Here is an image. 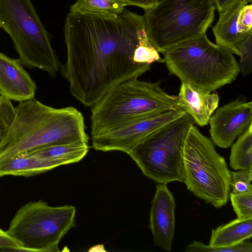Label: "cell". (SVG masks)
Segmentation results:
<instances>
[{
  "mask_svg": "<svg viewBox=\"0 0 252 252\" xmlns=\"http://www.w3.org/2000/svg\"><path fill=\"white\" fill-rule=\"evenodd\" d=\"M63 29L67 59L60 73L84 106H93L117 85L151 68L133 60L148 37L143 16L126 8L115 18L69 12Z\"/></svg>",
  "mask_w": 252,
  "mask_h": 252,
  "instance_id": "obj_1",
  "label": "cell"
},
{
  "mask_svg": "<svg viewBox=\"0 0 252 252\" xmlns=\"http://www.w3.org/2000/svg\"><path fill=\"white\" fill-rule=\"evenodd\" d=\"M84 118L76 108H55L33 98L19 103L0 141V160L41 147L88 143Z\"/></svg>",
  "mask_w": 252,
  "mask_h": 252,
  "instance_id": "obj_2",
  "label": "cell"
},
{
  "mask_svg": "<svg viewBox=\"0 0 252 252\" xmlns=\"http://www.w3.org/2000/svg\"><path fill=\"white\" fill-rule=\"evenodd\" d=\"M162 54L170 75L211 93L231 83L240 72L231 51L212 42L206 34Z\"/></svg>",
  "mask_w": 252,
  "mask_h": 252,
  "instance_id": "obj_3",
  "label": "cell"
},
{
  "mask_svg": "<svg viewBox=\"0 0 252 252\" xmlns=\"http://www.w3.org/2000/svg\"><path fill=\"white\" fill-rule=\"evenodd\" d=\"M181 109L177 96L167 94L159 82L134 77L111 89L92 106L91 136L137 117L168 109Z\"/></svg>",
  "mask_w": 252,
  "mask_h": 252,
  "instance_id": "obj_4",
  "label": "cell"
},
{
  "mask_svg": "<svg viewBox=\"0 0 252 252\" xmlns=\"http://www.w3.org/2000/svg\"><path fill=\"white\" fill-rule=\"evenodd\" d=\"M214 0H161L145 10L148 37L163 53L206 34L215 20Z\"/></svg>",
  "mask_w": 252,
  "mask_h": 252,
  "instance_id": "obj_5",
  "label": "cell"
},
{
  "mask_svg": "<svg viewBox=\"0 0 252 252\" xmlns=\"http://www.w3.org/2000/svg\"><path fill=\"white\" fill-rule=\"evenodd\" d=\"M0 28L12 39L22 65L56 75L61 64L31 0H0Z\"/></svg>",
  "mask_w": 252,
  "mask_h": 252,
  "instance_id": "obj_6",
  "label": "cell"
},
{
  "mask_svg": "<svg viewBox=\"0 0 252 252\" xmlns=\"http://www.w3.org/2000/svg\"><path fill=\"white\" fill-rule=\"evenodd\" d=\"M187 189L196 197L219 208L228 200L231 171L211 139L192 125L183 151Z\"/></svg>",
  "mask_w": 252,
  "mask_h": 252,
  "instance_id": "obj_7",
  "label": "cell"
},
{
  "mask_svg": "<svg viewBox=\"0 0 252 252\" xmlns=\"http://www.w3.org/2000/svg\"><path fill=\"white\" fill-rule=\"evenodd\" d=\"M187 113L161 126L137 144L127 154L143 175L158 184L184 183L183 151L190 127Z\"/></svg>",
  "mask_w": 252,
  "mask_h": 252,
  "instance_id": "obj_8",
  "label": "cell"
},
{
  "mask_svg": "<svg viewBox=\"0 0 252 252\" xmlns=\"http://www.w3.org/2000/svg\"><path fill=\"white\" fill-rule=\"evenodd\" d=\"M75 208L52 207L43 200L31 201L15 213L6 232L22 251L60 252L59 244L75 226Z\"/></svg>",
  "mask_w": 252,
  "mask_h": 252,
  "instance_id": "obj_9",
  "label": "cell"
},
{
  "mask_svg": "<svg viewBox=\"0 0 252 252\" xmlns=\"http://www.w3.org/2000/svg\"><path fill=\"white\" fill-rule=\"evenodd\" d=\"M186 113L182 109H173L143 115L91 136L92 147L97 151L128 154L148 135Z\"/></svg>",
  "mask_w": 252,
  "mask_h": 252,
  "instance_id": "obj_10",
  "label": "cell"
},
{
  "mask_svg": "<svg viewBox=\"0 0 252 252\" xmlns=\"http://www.w3.org/2000/svg\"><path fill=\"white\" fill-rule=\"evenodd\" d=\"M209 123L214 144L220 148H228L252 125V102L240 95L218 108Z\"/></svg>",
  "mask_w": 252,
  "mask_h": 252,
  "instance_id": "obj_11",
  "label": "cell"
},
{
  "mask_svg": "<svg viewBox=\"0 0 252 252\" xmlns=\"http://www.w3.org/2000/svg\"><path fill=\"white\" fill-rule=\"evenodd\" d=\"M176 203L166 184H158L151 201L149 227L154 244L170 252L174 238Z\"/></svg>",
  "mask_w": 252,
  "mask_h": 252,
  "instance_id": "obj_12",
  "label": "cell"
},
{
  "mask_svg": "<svg viewBox=\"0 0 252 252\" xmlns=\"http://www.w3.org/2000/svg\"><path fill=\"white\" fill-rule=\"evenodd\" d=\"M35 82L18 59L0 52V94L10 100L24 101L34 97Z\"/></svg>",
  "mask_w": 252,
  "mask_h": 252,
  "instance_id": "obj_13",
  "label": "cell"
},
{
  "mask_svg": "<svg viewBox=\"0 0 252 252\" xmlns=\"http://www.w3.org/2000/svg\"><path fill=\"white\" fill-rule=\"evenodd\" d=\"M177 96L179 107L189 114L194 123L200 126L209 124L219 102L217 94H211L184 82H181Z\"/></svg>",
  "mask_w": 252,
  "mask_h": 252,
  "instance_id": "obj_14",
  "label": "cell"
},
{
  "mask_svg": "<svg viewBox=\"0 0 252 252\" xmlns=\"http://www.w3.org/2000/svg\"><path fill=\"white\" fill-rule=\"evenodd\" d=\"M252 1L237 0L226 10L219 13V19L212 28L216 44L231 51L235 45L252 34L245 30L240 17L242 8Z\"/></svg>",
  "mask_w": 252,
  "mask_h": 252,
  "instance_id": "obj_15",
  "label": "cell"
},
{
  "mask_svg": "<svg viewBox=\"0 0 252 252\" xmlns=\"http://www.w3.org/2000/svg\"><path fill=\"white\" fill-rule=\"evenodd\" d=\"M63 165L65 164L60 160L21 154L0 160V177L7 175L28 177Z\"/></svg>",
  "mask_w": 252,
  "mask_h": 252,
  "instance_id": "obj_16",
  "label": "cell"
},
{
  "mask_svg": "<svg viewBox=\"0 0 252 252\" xmlns=\"http://www.w3.org/2000/svg\"><path fill=\"white\" fill-rule=\"evenodd\" d=\"M252 236V217L238 218L212 229L209 245L231 247Z\"/></svg>",
  "mask_w": 252,
  "mask_h": 252,
  "instance_id": "obj_17",
  "label": "cell"
},
{
  "mask_svg": "<svg viewBox=\"0 0 252 252\" xmlns=\"http://www.w3.org/2000/svg\"><path fill=\"white\" fill-rule=\"evenodd\" d=\"M89 150L88 143L84 141H77L50 145L22 154L58 159L63 161L65 164H67L78 162L81 160L86 156Z\"/></svg>",
  "mask_w": 252,
  "mask_h": 252,
  "instance_id": "obj_18",
  "label": "cell"
},
{
  "mask_svg": "<svg viewBox=\"0 0 252 252\" xmlns=\"http://www.w3.org/2000/svg\"><path fill=\"white\" fill-rule=\"evenodd\" d=\"M121 0H76L69 12L94 16L115 18L126 8Z\"/></svg>",
  "mask_w": 252,
  "mask_h": 252,
  "instance_id": "obj_19",
  "label": "cell"
},
{
  "mask_svg": "<svg viewBox=\"0 0 252 252\" xmlns=\"http://www.w3.org/2000/svg\"><path fill=\"white\" fill-rule=\"evenodd\" d=\"M229 165L235 170L252 172V125L232 144Z\"/></svg>",
  "mask_w": 252,
  "mask_h": 252,
  "instance_id": "obj_20",
  "label": "cell"
},
{
  "mask_svg": "<svg viewBox=\"0 0 252 252\" xmlns=\"http://www.w3.org/2000/svg\"><path fill=\"white\" fill-rule=\"evenodd\" d=\"M186 252H252V244L248 241H244L237 245L231 247H213L205 245L199 241H194L188 245Z\"/></svg>",
  "mask_w": 252,
  "mask_h": 252,
  "instance_id": "obj_21",
  "label": "cell"
},
{
  "mask_svg": "<svg viewBox=\"0 0 252 252\" xmlns=\"http://www.w3.org/2000/svg\"><path fill=\"white\" fill-rule=\"evenodd\" d=\"M240 56V70L243 76L250 74L252 70V34L234 46L231 51Z\"/></svg>",
  "mask_w": 252,
  "mask_h": 252,
  "instance_id": "obj_22",
  "label": "cell"
},
{
  "mask_svg": "<svg viewBox=\"0 0 252 252\" xmlns=\"http://www.w3.org/2000/svg\"><path fill=\"white\" fill-rule=\"evenodd\" d=\"M133 62L135 63L151 64L155 62L164 63L157 49L148 37L144 39L134 51Z\"/></svg>",
  "mask_w": 252,
  "mask_h": 252,
  "instance_id": "obj_23",
  "label": "cell"
},
{
  "mask_svg": "<svg viewBox=\"0 0 252 252\" xmlns=\"http://www.w3.org/2000/svg\"><path fill=\"white\" fill-rule=\"evenodd\" d=\"M252 172L245 170L231 171L229 183L230 193L252 192Z\"/></svg>",
  "mask_w": 252,
  "mask_h": 252,
  "instance_id": "obj_24",
  "label": "cell"
},
{
  "mask_svg": "<svg viewBox=\"0 0 252 252\" xmlns=\"http://www.w3.org/2000/svg\"><path fill=\"white\" fill-rule=\"evenodd\" d=\"M229 197L238 218L252 217V192L229 193Z\"/></svg>",
  "mask_w": 252,
  "mask_h": 252,
  "instance_id": "obj_25",
  "label": "cell"
},
{
  "mask_svg": "<svg viewBox=\"0 0 252 252\" xmlns=\"http://www.w3.org/2000/svg\"><path fill=\"white\" fill-rule=\"evenodd\" d=\"M15 113L11 100L3 95L0 96V141L4 131L12 122Z\"/></svg>",
  "mask_w": 252,
  "mask_h": 252,
  "instance_id": "obj_26",
  "label": "cell"
},
{
  "mask_svg": "<svg viewBox=\"0 0 252 252\" xmlns=\"http://www.w3.org/2000/svg\"><path fill=\"white\" fill-rule=\"evenodd\" d=\"M0 251H22V249L6 231L0 228Z\"/></svg>",
  "mask_w": 252,
  "mask_h": 252,
  "instance_id": "obj_27",
  "label": "cell"
},
{
  "mask_svg": "<svg viewBox=\"0 0 252 252\" xmlns=\"http://www.w3.org/2000/svg\"><path fill=\"white\" fill-rule=\"evenodd\" d=\"M126 5H134L140 7L144 10L155 5L158 0H121Z\"/></svg>",
  "mask_w": 252,
  "mask_h": 252,
  "instance_id": "obj_28",
  "label": "cell"
},
{
  "mask_svg": "<svg viewBox=\"0 0 252 252\" xmlns=\"http://www.w3.org/2000/svg\"><path fill=\"white\" fill-rule=\"evenodd\" d=\"M237 0H214L216 9L219 13L223 12L228 8Z\"/></svg>",
  "mask_w": 252,
  "mask_h": 252,
  "instance_id": "obj_29",
  "label": "cell"
}]
</instances>
